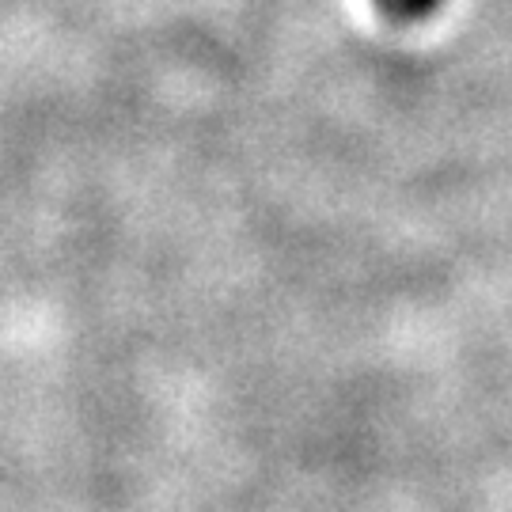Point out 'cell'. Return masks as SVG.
I'll list each match as a JSON object with an SVG mask.
<instances>
[{
  "mask_svg": "<svg viewBox=\"0 0 512 512\" xmlns=\"http://www.w3.org/2000/svg\"><path fill=\"white\" fill-rule=\"evenodd\" d=\"M372 4H376V12H380L387 23H395V27L410 23V19H406V4H403V0H372Z\"/></svg>",
  "mask_w": 512,
  "mask_h": 512,
  "instance_id": "1",
  "label": "cell"
},
{
  "mask_svg": "<svg viewBox=\"0 0 512 512\" xmlns=\"http://www.w3.org/2000/svg\"><path fill=\"white\" fill-rule=\"evenodd\" d=\"M403 4H406V19H421L425 23V19L437 16L444 0H403Z\"/></svg>",
  "mask_w": 512,
  "mask_h": 512,
  "instance_id": "2",
  "label": "cell"
}]
</instances>
